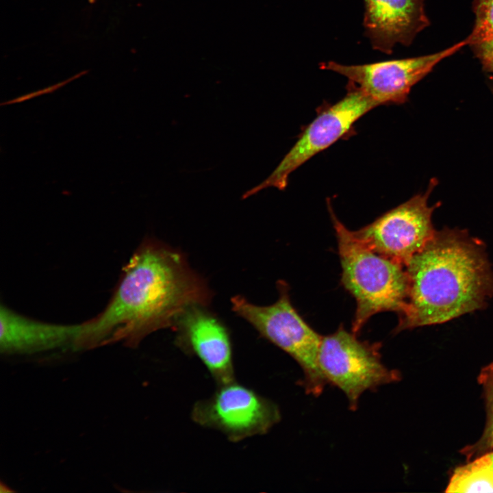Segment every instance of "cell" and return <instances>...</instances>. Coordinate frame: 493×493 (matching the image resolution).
<instances>
[{
    "label": "cell",
    "mask_w": 493,
    "mask_h": 493,
    "mask_svg": "<svg viewBox=\"0 0 493 493\" xmlns=\"http://www.w3.org/2000/svg\"><path fill=\"white\" fill-rule=\"evenodd\" d=\"M472 5L475 25L466 38L471 47L493 40V0H473Z\"/></svg>",
    "instance_id": "cell-14"
},
{
    "label": "cell",
    "mask_w": 493,
    "mask_h": 493,
    "mask_svg": "<svg viewBox=\"0 0 493 493\" xmlns=\"http://www.w3.org/2000/svg\"><path fill=\"white\" fill-rule=\"evenodd\" d=\"M446 492H493V450L455 469Z\"/></svg>",
    "instance_id": "cell-13"
},
{
    "label": "cell",
    "mask_w": 493,
    "mask_h": 493,
    "mask_svg": "<svg viewBox=\"0 0 493 493\" xmlns=\"http://www.w3.org/2000/svg\"><path fill=\"white\" fill-rule=\"evenodd\" d=\"M75 78H76V76H75V77H73V78H71V79H68L67 81H65L59 83V84H55V85H54V86H50V87H49V88H45V89H43V90H39V91H37V92H31V93H29V94H28L23 95V96H22V97H20L14 99H12V100L6 101V102H5V103H3L1 105H8V104H11V103H14L22 102V101H25V100L29 99H31V97H36V96H39V95H41V94H45V93L51 92L55 90L56 89L59 88L60 87L62 86L63 85H64L65 84H66L68 81H71V80H73V79H75Z\"/></svg>",
    "instance_id": "cell-16"
},
{
    "label": "cell",
    "mask_w": 493,
    "mask_h": 493,
    "mask_svg": "<svg viewBox=\"0 0 493 493\" xmlns=\"http://www.w3.org/2000/svg\"><path fill=\"white\" fill-rule=\"evenodd\" d=\"M213 292L190 266L186 255L152 238L144 240L123 267L109 303L81 323L76 350L121 342L137 347L148 335L173 329L190 306H208Z\"/></svg>",
    "instance_id": "cell-1"
},
{
    "label": "cell",
    "mask_w": 493,
    "mask_h": 493,
    "mask_svg": "<svg viewBox=\"0 0 493 493\" xmlns=\"http://www.w3.org/2000/svg\"><path fill=\"white\" fill-rule=\"evenodd\" d=\"M327 208L335 229L342 267L341 283L355 299L352 331L357 333L375 314L404 309L409 294L405 267L359 242L334 213Z\"/></svg>",
    "instance_id": "cell-3"
},
{
    "label": "cell",
    "mask_w": 493,
    "mask_h": 493,
    "mask_svg": "<svg viewBox=\"0 0 493 493\" xmlns=\"http://www.w3.org/2000/svg\"><path fill=\"white\" fill-rule=\"evenodd\" d=\"M468 45L465 38L444 50L429 55L356 65L328 61L321 62L319 66L346 77L378 106L403 104L407 101L412 88L436 64Z\"/></svg>",
    "instance_id": "cell-9"
},
{
    "label": "cell",
    "mask_w": 493,
    "mask_h": 493,
    "mask_svg": "<svg viewBox=\"0 0 493 493\" xmlns=\"http://www.w3.org/2000/svg\"><path fill=\"white\" fill-rule=\"evenodd\" d=\"M277 287L279 297L271 305H255L236 295L231 299V309L298 363L303 373L301 384L306 393L318 396L327 383L318 360L323 336L294 307L286 282L279 280Z\"/></svg>",
    "instance_id": "cell-4"
},
{
    "label": "cell",
    "mask_w": 493,
    "mask_h": 493,
    "mask_svg": "<svg viewBox=\"0 0 493 493\" xmlns=\"http://www.w3.org/2000/svg\"><path fill=\"white\" fill-rule=\"evenodd\" d=\"M0 351L6 355L34 354L71 345L81 323L60 325L36 320L7 306L0 307Z\"/></svg>",
    "instance_id": "cell-12"
},
{
    "label": "cell",
    "mask_w": 493,
    "mask_h": 493,
    "mask_svg": "<svg viewBox=\"0 0 493 493\" xmlns=\"http://www.w3.org/2000/svg\"><path fill=\"white\" fill-rule=\"evenodd\" d=\"M377 106L356 84L349 81L346 95L322 110L301 134L271 174L258 185L246 190L242 199L249 198L270 187L281 191L286 190L288 177L292 172L344 137L358 119Z\"/></svg>",
    "instance_id": "cell-6"
},
{
    "label": "cell",
    "mask_w": 493,
    "mask_h": 493,
    "mask_svg": "<svg viewBox=\"0 0 493 493\" xmlns=\"http://www.w3.org/2000/svg\"><path fill=\"white\" fill-rule=\"evenodd\" d=\"M436 184V180L432 179L425 193L414 195L372 223L351 231L353 236L372 251L405 267L436 231L431 218L439 204L428 205L429 194Z\"/></svg>",
    "instance_id": "cell-7"
},
{
    "label": "cell",
    "mask_w": 493,
    "mask_h": 493,
    "mask_svg": "<svg viewBox=\"0 0 493 493\" xmlns=\"http://www.w3.org/2000/svg\"><path fill=\"white\" fill-rule=\"evenodd\" d=\"M207 307L190 306L173 329L177 345L196 355L220 385L235 381L231 338L224 323Z\"/></svg>",
    "instance_id": "cell-10"
},
{
    "label": "cell",
    "mask_w": 493,
    "mask_h": 493,
    "mask_svg": "<svg viewBox=\"0 0 493 493\" xmlns=\"http://www.w3.org/2000/svg\"><path fill=\"white\" fill-rule=\"evenodd\" d=\"M405 269L409 294L395 333L481 309L493 296V270L485 245L465 229L436 230Z\"/></svg>",
    "instance_id": "cell-2"
},
{
    "label": "cell",
    "mask_w": 493,
    "mask_h": 493,
    "mask_svg": "<svg viewBox=\"0 0 493 493\" xmlns=\"http://www.w3.org/2000/svg\"><path fill=\"white\" fill-rule=\"evenodd\" d=\"M379 346L359 340L342 325L322 338L318 357L320 370L327 383L344 392L351 410L357 409L366 391L400 379L399 371L382 362Z\"/></svg>",
    "instance_id": "cell-5"
},
{
    "label": "cell",
    "mask_w": 493,
    "mask_h": 493,
    "mask_svg": "<svg viewBox=\"0 0 493 493\" xmlns=\"http://www.w3.org/2000/svg\"><path fill=\"white\" fill-rule=\"evenodd\" d=\"M365 34L375 50L390 54L411 45L429 25L425 0H364Z\"/></svg>",
    "instance_id": "cell-11"
},
{
    "label": "cell",
    "mask_w": 493,
    "mask_h": 493,
    "mask_svg": "<svg viewBox=\"0 0 493 493\" xmlns=\"http://www.w3.org/2000/svg\"><path fill=\"white\" fill-rule=\"evenodd\" d=\"M192 418L238 442L268 433L279 422L281 414L273 401L234 381L220 385L210 398L197 402Z\"/></svg>",
    "instance_id": "cell-8"
},
{
    "label": "cell",
    "mask_w": 493,
    "mask_h": 493,
    "mask_svg": "<svg viewBox=\"0 0 493 493\" xmlns=\"http://www.w3.org/2000/svg\"><path fill=\"white\" fill-rule=\"evenodd\" d=\"M483 67L493 73V40L472 46Z\"/></svg>",
    "instance_id": "cell-15"
}]
</instances>
